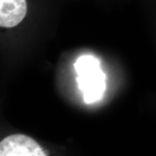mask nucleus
<instances>
[{
	"label": "nucleus",
	"mask_w": 156,
	"mask_h": 156,
	"mask_svg": "<svg viewBox=\"0 0 156 156\" xmlns=\"http://www.w3.org/2000/svg\"><path fill=\"white\" fill-rule=\"evenodd\" d=\"M27 13L26 0H0V26L13 28L19 24Z\"/></svg>",
	"instance_id": "obj_3"
},
{
	"label": "nucleus",
	"mask_w": 156,
	"mask_h": 156,
	"mask_svg": "<svg viewBox=\"0 0 156 156\" xmlns=\"http://www.w3.org/2000/svg\"><path fill=\"white\" fill-rule=\"evenodd\" d=\"M1 156H45L47 153L32 138L24 134H12L0 142Z\"/></svg>",
	"instance_id": "obj_2"
},
{
	"label": "nucleus",
	"mask_w": 156,
	"mask_h": 156,
	"mask_svg": "<svg viewBox=\"0 0 156 156\" xmlns=\"http://www.w3.org/2000/svg\"><path fill=\"white\" fill-rule=\"evenodd\" d=\"M77 83L86 103H95L102 98L106 90V76L100 60L93 55H83L74 63Z\"/></svg>",
	"instance_id": "obj_1"
}]
</instances>
